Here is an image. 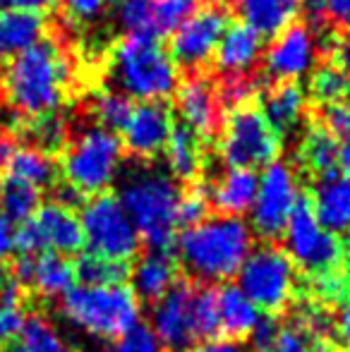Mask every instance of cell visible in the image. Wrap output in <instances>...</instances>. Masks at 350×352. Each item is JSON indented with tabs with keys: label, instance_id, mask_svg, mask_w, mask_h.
Returning <instances> with one entry per match:
<instances>
[{
	"label": "cell",
	"instance_id": "1",
	"mask_svg": "<svg viewBox=\"0 0 350 352\" xmlns=\"http://www.w3.org/2000/svg\"><path fill=\"white\" fill-rule=\"evenodd\" d=\"M70 84V60L51 38H43L22 56L8 60L0 77L3 98L19 118L56 113L63 106Z\"/></svg>",
	"mask_w": 350,
	"mask_h": 352
},
{
	"label": "cell",
	"instance_id": "2",
	"mask_svg": "<svg viewBox=\"0 0 350 352\" xmlns=\"http://www.w3.org/2000/svg\"><path fill=\"white\" fill-rule=\"evenodd\" d=\"M252 252V228L235 216H209L177 237V256L199 283L230 280Z\"/></svg>",
	"mask_w": 350,
	"mask_h": 352
},
{
	"label": "cell",
	"instance_id": "3",
	"mask_svg": "<svg viewBox=\"0 0 350 352\" xmlns=\"http://www.w3.org/2000/svg\"><path fill=\"white\" fill-rule=\"evenodd\" d=\"M180 185L168 173L137 168L120 182V204L149 250H171L177 237Z\"/></svg>",
	"mask_w": 350,
	"mask_h": 352
},
{
	"label": "cell",
	"instance_id": "4",
	"mask_svg": "<svg viewBox=\"0 0 350 352\" xmlns=\"http://www.w3.org/2000/svg\"><path fill=\"white\" fill-rule=\"evenodd\" d=\"M111 82L132 101H166L175 94L177 65L156 36H122L111 53Z\"/></svg>",
	"mask_w": 350,
	"mask_h": 352
},
{
	"label": "cell",
	"instance_id": "5",
	"mask_svg": "<svg viewBox=\"0 0 350 352\" xmlns=\"http://www.w3.org/2000/svg\"><path fill=\"white\" fill-rule=\"evenodd\" d=\"M63 314L77 329L106 340H116L140 319V297L122 285H77L63 295Z\"/></svg>",
	"mask_w": 350,
	"mask_h": 352
},
{
	"label": "cell",
	"instance_id": "6",
	"mask_svg": "<svg viewBox=\"0 0 350 352\" xmlns=\"http://www.w3.org/2000/svg\"><path fill=\"white\" fill-rule=\"evenodd\" d=\"M285 254L295 264V269L309 280L329 278V276L346 274V245L338 240L336 232L327 230L317 221L309 197L300 195L290 221L283 232Z\"/></svg>",
	"mask_w": 350,
	"mask_h": 352
},
{
	"label": "cell",
	"instance_id": "7",
	"mask_svg": "<svg viewBox=\"0 0 350 352\" xmlns=\"http://www.w3.org/2000/svg\"><path fill=\"white\" fill-rule=\"evenodd\" d=\"M238 287L257 309L269 316H283L300 300L298 269L274 242L252 250L238 271Z\"/></svg>",
	"mask_w": 350,
	"mask_h": 352
},
{
	"label": "cell",
	"instance_id": "8",
	"mask_svg": "<svg viewBox=\"0 0 350 352\" xmlns=\"http://www.w3.org/2000/svg\"><path fill=\"white\" fill-rule=\"evenodd\" d=\"M122 153L125 148L116 132L98 125L87 127L67 142L61 163L63 177L82 197L103 195L120 175Z\"/></svg>",
	"mask_w": 350,
	"mask_h": 352
},
{
	"label": "cell",
	"instance_id": "9",
	"mask_svg": "<svg viewBox=\"0 0 350 352\" xmlns=\"http://www.w3.org/2000/svg\"><path fill=\"white\" fill-rule=\"evenodd\" d=\"M278 151L281 135L259 108H235L221 125L219 156L226 168H266L278 158Z\"/></svg>",
	"mask_w": 350,
	"mask_h": 352
},
{
	"label": "cell",
	"instance_id": "10",
	"mask_svg": "<svg viewBox=\"0 0 350 352\" xmlns=\"http://www.w3.org/2000/svg\"><path fill=\"white\" fill-rule=\"evenodd\" d=\"M80 223L85 245H89V252L94 254L127 264L140 254L142 237L118 197L103 192L87 199L82 204Z\"/></svg>",
	"mask_w": 350,
	"mask_h": 352
},
{
	"label": "cell",
	"instance_id": "11",
	"mask_svg": "<svg viewBox=\"0 0 350 352\" xmlns=\"http://www.w3.org/2000/svg\"><path fill=\"white\" fill-rule=\"evenodd\" d=\"M14 247L19 254H39V252H58L65 256L77 254L85 247L80 216L70 206L48 201L14 230Z\"/></svg>",
	"mask_w": 350,
	"mask_h": 352
},
{
	"label": "cell",
	"instance_id": "12",
	"mask_svg": "<svg viewBox=\"0 0 350 352\" xmlns=\"http://www.w3.org/2000/svg\"><path fill=\"white\" fill-rule=\"evenodd\" d=\"M298 199L300 185L293 166L283 161L269 163L259 175L257 197H254L252 211H250L252 230L266 242H276L278 237H283Z\"/></svg>",
	"mask_w": 350,
	"mask_h": 352
},
{
	"label": "cell",
	"instance_id": "13",
	"mask_svg": "<svg viewBox=\"0 0 350 352\" xmlns=\"http://www.w3.org/2000/svg\"><path fill=\"white\" fill-rule=\"evenodd\" d=\"M230 27V17L221 5H206L199 8L182 27L171 34V58L175 65L187 70H199L209 60L221 43V36Z\"/></svg>",
	"mask_w": 350,
	"mask_h": 352
},
{
	"label": "cell",
	"instance_id": "14",
	"mask_svg": "<svg viewBox=\"0 0 350 352\" xmlns=\"http://www.w3.org/2000/svg\"><path fill=\"white\" fill-rule=\"evenodd\" d=\"M197 283L190 276H177L171 290L154 305V333L168 352H182L195 348L197 333L192 321Z\"/></svg>",
	"mask_w": 350,
	"mask_h": 352
},
{
	"label": "cell",
	"instance_id": "15",
	"mask_svg": "<svg viewBox=\"0 0 350 352\" xmlns=\"http://www.w3.org/2000/svg\"><path fill=\"white\" fill-rule=\"evenodd\" d=\"M319 43L312 27L293 24L271 38L262 60L264 72L274 82H298L300 77L309 74L317 65Z\"/></svg>",
	"mask_w": 350,
	"mask_h": 352
},
{
	"label": "cell",
	"instance_id": "16",
	"mask_svg": "<svg viewBox=\"0 0 350 352\" xmlns=\"http://www.w3.org/2000/svg\"><path fill=\"white\" fill-rule=\"evenodd\" d=\"M8 278L17 283L22 290L34 292L41 300L65 295L75 283V264L58 252H39V254H17L10 261Z\"/></svg>",
	"mask_w": 350,
	"mask_h": 352
},
{
	"label": "cell",
	"instance_id": "17",
	"mask_svg": "<svg viewBox=\"0 0 350 352\" xmlns=\"http://www.w3.org/2000/svg\"><path fill=\"white\" fill-rule=\"evenodd\" d=\"M175 106L182 125L190 127L197 137H214L223 125V106L219 101L216 87L204 74H190L175 89Z\"/></svg>",
	"mask_w": 350,
	"mask_h": 352
},
{
	"label": "cell",
	"instance_id": "18",
	"mask_svg": "<svg viewBox=\"0 0 350 352\" xmlns=\"http://www.w3.org/2000/svg\"><path fill=\"white\" fill-rule=\"evenodd\" d=\"M173 116L164 101H146L135 106L127 125L122 127V148L137 158H154L164 153L173 132Z\"/></svg>",
	"mask_w": 350,
	"mask_h": 352
},
{
	"label": "cell",
	"instance_id": "19",
	"mask_svg": "<svg viewBox=\"0 0 350 352\" xmlns=\"http://www.w3.org/2000/svg\"><path fill=\"white\" fill-rule=\"evenodd\" d=\"M259 175L252 168H226L209 187L211 209H216L221 216L243 218L245 213L252 211L254 197H257Z\"/></svg>",
	"mask_w": 350,
	"mask_h": 352
},
{
	"label": "cell",
	"instance_id": "20",
	"mask_svg": "<svg viewBox=\"0 0 350 352\" xmlns=\"http://www.w3.org/2000/svg\"><path fill=\"white\" fill-rule=\"evenodd\" d=\"M264 56V36L248 24H230L214 53L216 67L223 74H250Z\"/></svg>",
	"mask_w": 350,
	"mask_h": 352
},
{
	"label": "cell",
	"instance_id": "21",
	"mask_svg": "<svg viewBox=\"0 0 350 352\" xmlns=\"http://www.w3.org/2000/svg\"><path fill=\"white\" fill-rule=\"evenodd\" d=\"M317 221L331 232L350 235V180L341 173L319 177L309 197Z\"/></svg>",
	"mask_w": 350,
	"mask_h": 352
},
{
	"label": "cell",
	"instance_id": "22",
	"mask_svg": "<svg viewBox=\"0 0 350 352\" xmlns=\"http://www.w3.org/2000/svg\"><path fill=\"white\" fill-rule=\"evenodd\" d=\"M132 290L149 305H156L177 280V259L171 250H149L130 271Z\"/></svg>",
	"mask_w": 350,
	"mask_h": 352
},
{
	"label": "cell",
	"instance_id": "23",
	"mask_svg": "<svg viewBox=\"0 0 350 352\" xmlns=\"http://www.w3.org/2000/svg\"><path fill=\"white\" fill-rule=\"evenodd\" d=\"M46 38V17L29 10H0V60H12Z\"/></svg>",
	"mask_w": 350,
	"mask_h": 352
},
{
	"label": "cell",
	"instance_id": "24",
	"mask_svg": "<svg viewBox=\"0 0 350 352\" xmlns=\"http://www.w3.org/2000/svg\"><path fill=\"white\" fill-rule=\"evenodd\" d=\"M235 8L243 24L252 27L259 36L274 38L303 14V0H235Z\"/></svg>",
	"mask_w": 350,
	"mask_h": 352
},
{
	"label": "cell",
	"instance_id": "25",
	"mask_svg": "<svg viewBox=\"0 0 350 352\" xmlns=\"http://www.w3.org/2000/svg\"><path fill=\"white\" fill-rule=\"evenodd\" d=\"M259 111L278 135H285L303 122L307 111V94L298 82H276L264 91Z\"/></svg>",
	"mask_w": 350,
	"mask_h": 352
},
{
	"label": "cell",
	"instance_id": "26",
	"mask_svg": "<svg viewBox=\"0 0 350 352\" xmlns=\"http://www.w3.org/2000/svg\"><path fill=\"white\" fill-rule=\"evenodd\" d=\"M259 321V309L245 297L238 285H221L219 287V326L221 338L243 343L250 338Z\"/></svg>",
	"mask_w": 350,
	"mask_h": 352
},
{
	"label": "cell",
	"instance_id": "27",
	"mask_svg": "<svg viewBox=\"0 0 350 352\" xmlns=\"http://www.w3.org/2000/svg\"><path fill=\"white\" fill-rule=\"evenodd\" d=\"M5 170H8V177H12V180L27 182V185L36 187V190H46V187H51L56 182L58 166L51 151L27 144V146L12 148Z\"/></svg>",
	"mask_w": 350,
	"mask_h": 352
},
{
	"label": "cell",
	"instance_id": "28",
	"mask_svg": "<svg viewBox=\"0 0 350 352\" xmlns=\"http://www.w3.org/2000/svg\"><path fill=\"white\" fill-rule=\"evenodd\" d=\"M164 153L166 166H168L171 175L175 180H197V175L201 170V161H204V151H201V140L190 127H173L168 142H166Z\"/></svg>",
	"mask_w": 350,
	"mask_h": 352
},
{
	"label": "cell",
	"instance_id": "29",
	"mask_svg": "<svg viewBox=\"0 0 350 352\" xmlns=\"http://www.w3.org/2000/svg\"><path fill=\"white\" fill-rule=\"evenodd\" d=\"M341 142L331 135L324 125H312L300 142V161L309 173L319 177L333 175L338 170Z\"/></svg>",
	"mask_w": 350,
	"mask_h": 352
},
{
	"label": "cell",
	"instance_id": "30",
	"mask_svg": "<svg viewBox=\"0 0 350 352\" xmlns=\"http://www.w3.org/2000/svg\"><path fill=\"white\" fill-rule=\"evenodd\" d=\"M0 352H75L58 336L51 321L41 314H32L24 319L19 333L10 340Z\"/></svg>",
	"mask_w": 350,
	"mask_h": 352
},
{
	"label": "cell",
	"instance_id": "31",
	"mask_svg": "<svg viewBox=\"0 0 350 352\" xmlns=\"http://www.w3.org/2000/svg\"><path fill=\"white\" fill-rule=\"evenodd\" d=\"M41 206V190L8 177L0 182V213L10 223H27Z\"/></svg>",
	"mask_w": 350,
	"mask_h": 352
},
{
	"label": "cell",
	"instance_id": "32",
	"mask_svg": "<svg viewBox=\"0 0 350 352\" xmlns=\"http://www.w3.org/2000/svg\"><path fill=\"white\" fill-rule=\"evenodd\" d=\"M132 266L127 261H116L98 256L94 252L82 254L75 264V278L80 285H122L130 278Z\"/></svg>",
	"mask_w": 350,
	"mask_h": 352
},
{
	"label": "cell",
	"instance_id": "33",
	"mask_svg": "<svg viewBox=\"0 0 350 352\" xmlns=\"http://www.w3.org/2000/svg\"><path fill=\"white\" fill-rule=\"evenodd\" d=\"M192 321H195L197 340H214L221 336L219 290L211 283H197L195 302H192Z\"/></svg>",
	"mask_w": 350,
	"mask_h": 352
},
{
	"label": "cell",
	"instance_id": "34",
	"mask_svg": "<svg viewBox=\"0 0 350 352\" xmlns=\"http://www.w3.org/2000/svg\"><path fill=\"white\" fill-rule=\"evenodd\" d=\"M132 111H135V101L118 89H106V91L96 94L91 103V113L98 120V127H106L111 132H122Z\"/></svg>",
	"mask_w": 350,
	"mask_h": 352
},
{
	"label": "cell",
	"instance_id": "35",
	"mask_svg": "<svg viewBox=\"0 0 350 352\" xmlns=\"http://www.w3.org/2000/svg\"><path fill=\"white\" fill-rule=\"evenodd\" d=\"M309 91L319 103L331 106V103H338L350 96V79L336 63H324V65L314 67Z\"/></svg>",
	"mask_w": 350,
	"mask_h": 352
},
{
	"label": "cell",
	"instance_id": "36",
	"mask_svg": "<svg viewBox=\"0 0 350 352\" xmlns=\"http://www.w3.org/2000/svg\"><path fill=\"white\" fill-rule=\"evenodd\" d=\"M116 19L127 36H156L154 0H116Z\"/></svg>",
	"mask_w": 350,
	"mask_h": 352
},
{
	"label": "cell",
	"instance_id": "37",
	"mask_svg": "<svg viewBox=\"0 0 350 352\" xmlns=\"http://www.w3.org/2000/svg\"><path fill=\"white\" fill-rule=\"evenodd\" d=\"M29 137L34 140V146H41V148H46V151L53 153L67 144L70 125H67L65 116H61L58 111L48 113V116L29 120Z\"/></svg>",
	"mask_w": 350,
	"mask_h": 352
},
{
	"label": "cell",
	"instance_id": "38",
	"mask_svg": "<svg viewBox=\"0 0 350 352\" xmlns=\"http://www.w3.org/2000/svg\"><path fill=\"white\" fill-rule=\"evenodd\" d=\"M199 8H201V0H154L156 38L166 36V34H173L175 29L182 27Z\"/></svg>",
	"mask_w": 350,
	"mask_h": 352
},
{
	"label": "cell",
	"instance_id": "39",
	"mask_svg": "<svg viewBox=\"0 0 350 352\" xmlns=\"http://www.w3.org/2000/svg\"><path fill=\"white\" fill-rule=\"evenodd\" d=\"M219 101L223 108L235 111L250 103V98L257 94V79L252 74H223L221 84L216 87Z\"/></svg>",
	"mask_w": 350,
	"mask_h": 352
},
{
	"label": "cell",
	"instance_id": "40",
	"mask_svg": "<svg viewBox=\"0 0 350 352\" xmlns=\"http://www.w3.org/2000/svg\"><path fill=\"white\" fill-rule=\"evenodd\" d=\"M209 195H206L204 185L192 187L190 192L180 197V206H177V226L180 228H192L197 223H201L204 218H209Z\"/></svg>",
	"mask_w": 350,
	"mask_h": 352
},
{
	"label": "cell",
	"instance_id": "41",
	"mask_svg": "<svg viewBox=\"0 0 350 352\" xmlns=\"http://www.w3.org/2000/svg\"><path fill=\"white\" fill-rule=\"evenodd\" d=\"M111 352H161V343L149 326L137 321L127 333L113 340Z\"/></svg>",
	"mask_w": 350,
	"mask_h": 352
},
{
	"label": "cell",
	"instance_id": "42",
	"mask_svg": "<svg viewBox=\"0 0 350 352\" xmlns=\"http://www.w3.org/2000/svg\"><path fill=\"white\" fill-rule=\"evenodd\" d=\"M312 340H317V338H309L298 324H290V326H281L274 343H271L269 348L257 350V352H307Z\"/></svg>",
	"mask_w": 350,
	"mask_h": 352
},
{
	"label": "cell",
	"instance_id": "43",
	"mask_svg": "<svg viewBox=\"0 0 350 352\" xmlns=\"http://www.w3.org/2000/svg\"><path fill=\"white\" fill-rule=\"evenodd\" d=\"M322 125L327 127L338 142L350 140V98H343V101L327 106Z\"/></svg>",
	"mask_w": 350,
	"mask_h": 352
},
{
	"label": "cell",
	"instance_id": "44",
	"mask_svg": "<svg viewBox=\"0 0 350 352\" xmlns=\"http://www.w3.org/2000/svg\"><path fill=\"white\" fill-rule=\"evenodd\" d=\"M24 324V305L0 300V350L19 333Z\"/></svg>",
	"mask_w": 350,
	"mask_h": 352
},
{
	"label": "cell",
	"instance_id": "45",
	"mask_svg": "<svg viewBox=\"0 0 350 352\" xmlns=\"http://www.w3.org/2000/svg\"><path fill=\"white\" fill-rule=\"evenodd\" d=\"M63 3H65V10L72 19L94 22V19L101 17L116 0H63Z\"/></svg>",
	"mask_w": 350,
	"mask_h": 352
},
{
	"label": "cell",
	"instance_id": "46",
	"mask_svg": "<svg viewBox=\"0 0 350 352\" xmlns=\"http://www.w3.org/2000/svg\"><path fill=\"white\" fill-rule=\"evenodd\" d=\"M61 0H0V10H29V12H48Z\"/></svg>",
	"mask_w": 350,
	"mask_h": 352
},
{
	"label": "cell",
	"instance_id": "47",
	"mask_svg": "<svg viewBox=\"0 0 350 352\" xmlns=\"http://www.w3.org/2000/svg\"><path fill=\"white\" fill-rule=\"evenodd\" d=\"M327 17L341 29H350V0H324Z\"/></svg>",
	"mask_w": 350,
	"mask_h": 352
},
{
	"label": "cell",
	"instance_id": "48",
	"mask_svg": "<svg viewBox=\"0 0 350 352\" xmlns=\"http://www.w3.org/2000/svg\"><path fill=\"white\" fill-rule=\"evenodd\" d=\"M303 12L307 17V27H324L329 22L327 3L324 0H303Z\"/></svg>",
	"mask_w": 350,
	"mask_h": 352
},
{
	"label": "cell",
	"instance_id": "49",
	"mask_svg": "<svg viewBox=\"0 0 350 352\" xmlns=\"http://www.w3.org/2000/svg\"><path fill=\"white\" fill-rule=\"evenodd\" d=\"M333 333H338L341 343L350 350V302L341 305V311L333 316Z\"/></svg>",
	"mask_w": 350,
	"mask_h": 352
},
{
	"label": "cell",
	"instance_id": "50",
	"mask_svg": "<svg viewBox=\"0 0 350 352\" xmlns=\"http://www.w3.org/2000/svg\"><path fill=\"white\" fill-rule=\"evenodd\" d=\"M14 250V228L8 218L0 213V261L8 259Z\"/></svg>",
	"mask_w": 350,
	"mask_h": 352
},
{
	"label": "cell",
	"instance_id": "51",
	"mask_svg": "<svg viewBox=\"0 0 350 352\" xmlns=\"http://www.w3.org/2000/svg\"><path fill=\"white\" fill-rule=\"evenodd\" d=\"M333 58H336L333 63H336V65L341 67L350 79V36L343 38V41H338L336 46H333Z\"/></svg>",
	"mask_w": 350,
	"mask_h": 352
},
{
	"label": "cell",
	"instance_id": "52",
	"mask_svg": "<svg viewBox=\"0 0 350 352\" xmlns=\"http://www.w3.org/2000/svg\"><path fill=\"white\" fill-rule=\"evenodd\" d=\"M12 148H14V144L10 137H5V135H0V173L8 168V161H10V153H12Z\"/></svg>",
	"mask_w": 350,
	"mask_h": 352
},
{
	"label": "cell",
	"instance_id": "53",
	"mask_svg": "<svg viewBox=\"0 0 350 352\" xmlns=\"http://www.w3.org/2000/svg\"><path fill=\"white\" fill-rule=\"evenodd\" d=\"M338 168H341V175H346L350 180V140L341 144V156H338Z\"/></svg>",
	"mask_w": 350,
	"mask_h": 352
},
{
	"label": "cell",
	"instance_id": "54",
	"mask_svg": "<svg viewBox=\"0 0 350 352\" xmlns=\"http://www.w3.org/2000/svg\"><path fill=\"white\" fill-rule=\"evenodd\" d=\"M206 352H243L240 350L238 343H233V340H216V343H211L209 348H204Z\"/></svg>",
	"mask_w": 350,
	"mask_h": 352
},
{
	"label": "cell",
	"instance_id": "55",
	"mask_svg": "<svg viewBox=\"0 0 350 352\" xmlns=\"http://www.w3.org/2000/svg\"><path fill=\"white\" fill-rule=\"evenodd\" d=\"M307 352H338L331 340H312Z\"/></svg>",
	"mask_w": 350,
	"mask_h": 352
},
{
	"label": "cell",
	"instance_id": "56",
	"mask_svg": "<svg viewBox=\"0 0 350 352\" xmlns=\"http://www.w3.org/2000/svg\"><path fill=\"white\" fill-rule=\"evenodd\" d=\"M5 285H8V271H5L3 266H0V292L5 290Z\"/></svg>",
	"mask_w": 350,
	"mask_h": 352
},
{
	"label": "cell",
	"instance_id": "57",
	"mask_svg": "<svg viewBox=\"0 0 350 352\" xmlns=\"http://www.w3.org/2000/svg\"><path fill=\"white\" fill-rule=\"evenodd\" d=\"M182 352H206L204 348H190V350H182Z\"/></svg>",
	"mask_w": 350,
	"mask_h": 352
},
{
	"label": "cell",
	"instance_id": "58",
	"mask_svg": "<svg viewBox=\"0 0 350 352\" xmlns=\"http://www.w3.org/2000/svg\"><path fill=\"white\" fill-rule=\"evenodd\" d=\"M348 290H350V283H348Z\"/></svg>",
	"mask_w": 350,
	"mask_h": 352
}]
</instances>
